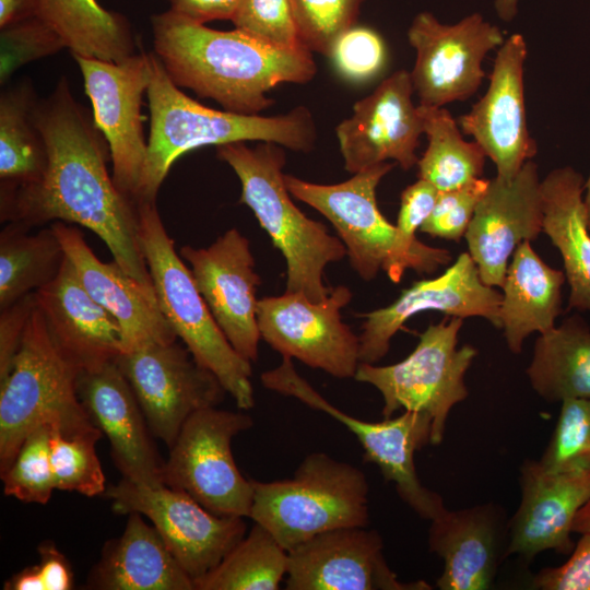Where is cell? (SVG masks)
Masks as SVG:
<instances>
[{
	"mask_svg": "<svg viewBox=\"0 0 590 590\" xmlns=\"http://www.w3.org/2000/svg\"><path fill=\"white\" fill-rule=\"evenodd\" d=\"M34 118L46 143L48 165L28 186L0 187L1 221L34 227L48 222L76 224L96 234L130 276L155 296L139 241L138 203L109 174L108 144L92 111L73 96L67 76L38 99Z\"/></svg>",
	"mask_w": 590,
	"mask_h": 590,
	"instance_id": "6da1fadb",
	"label": "cell"
},
{
	"mask_svg": "<svg viewBox=\"0 0 590 590\" xmlns=\"http://www.w3.org/2000/svg\"><path fill=\"white\" fill-rule=\"evenodd\" d=\"M153 52L169 79L224 110L259 115L274 104L267 93L283 83L305 84L317 72L308 49H285L240 30L219 31L170 10L151 16Z\"/></svg>",
	"mask_w": 590,
	"mask_h": 590,
	"instance_id": "7a4b0ae2",
	"label": "cell"
},
{
	"mask_svg": "<svg viewBox=\"0 0 590 590\" xmlns=\"http://www.w3.org/2000/svg\"><path fill=\"white\" fill-rule=\"evenodd\" d=\"M150 134L137 203L155 202L175 161L201 146L257 141L303 153L314 149L317 129L307 107L297 106L272 117L216 110L181 92L155 54L150 52Z\"/></svg>",
	"mask_w": 590,
	"mask_h": 590,
	"instance_id": "3957f363",
	"label": "cell"
},
{
	"mask_svg": "<svg viewBox=\"0 0 590 590\" xmlns=\"http://www.w3.org/2000/svg\"><path fill=\"white\" fill-rule=\"evenodd\" d=\"M216 156L237 175L239 202L247 205L286 263V290L314 302L331 292L324 284V269L346 256L342 240L327 227L306 216L293 202L285 185L283 146L273 142H233L216 146Z\"/></svg>",
	"mask_w": 590,
	"mask_h": 590,
	"instance_id": "277c9868",
	"label": "cell"
},
{
	"mask_svg": "<svg viewBox=\"0 0 590 590\" xmlns=\"http://www.w3.org/2000/svg\"><path fill=\"white\" fill-rule=\"evenodd\" d=\"M394 164L374 165L333 185L284 175L290 193L332 224L353 270L365 281L384 271L392 282L399 283L406 270L432 274L451 260L447 249L405 238L380 212L376 190Z\"/></svg>",
	"mask_w": 590,
	"mask_h": 590,
	"instance_id": "5b68a950",
	"label": "cell"
},
{
	"mask_svg": "<svg viewBox=\"0 0 590 590\" xmlns=\"http://www.w3.org/2000/svg\"><path fill=\"white\" fill-rule=\"evenodd\" d=\"M139 241L161 311L194 359L211 370L240 410L255 404L251 362L228 342L177 253L155 202L138 203Z\"/></svg>",
	"mask_w": 590,
	"mask_h": 590,
	"instance_id": "8992f818",
	"label": "cell"
},
{
	"mask_svg": "<svg viewBox=\"0 0 590 590\" xmlns=\"http://www.w3.org/2000/svg\"><path fill=\"white\" fill-rule=\"evenodd\" d=\"M78 375L56 347L36 306L10 371L0 381V474L38 426L66 436L97 427L79 399Z\"/></svg>",
	"mask_w": 590,
	"mask_h": 590,
	"instance_id": "52a82bcc",
	"label": "cell"
},
{
	"mask_svg": "<svg viewBox=\"0 0 590 590\" xmlns=\"http://www.w3.org/2000/svg\"><path fill=\"white\" fill-rule=\"evenodd\" d=\"M251 483L249 518L287 552L319 533L369 522L365 473L324 452L307 455L291 479Z\"/></svg>",
	"mask_w": 590,
	"mask_h": 590,
	"instance_id": "ba28073f",
	"label": "cell"
},
{
	"mask_svg": "<svg viewBox=\"0 0 590 590\" xmlns=\"http://www.w3.org/2000/svg\"><path fill=\"white\" fill-rule=\"evenodd\" d=\"M462 324L460 317L430 323L404 359L386 366L359 363L354 376L356 381L379 391L384 418L399 410L427 414L432 418L434 446L442 441L451 409L469 394L464 376L477 351L469 344L458 347Z\"/></svg>",
	"mask_w": 590,
	"mask_h": 590,
	"instance_id": "9c48e42d",
	"label": "cell"
},
{
	"mask_svg": "<svg viewBox=\"0 0 590 590\" xmlns=\"http://www.w3.org/2000/svg\"><path fill=\"white\" fill-rule=\"evenodd\" d=\"M261 381L266 388L294 397L343 424L357 437L364 450L363 460L376 464L384 479L394 484L399 497L421 518L432 520L446 509L442 497L421 483L414 464L415 451L430 444L432 418L427 414L403 411L380 422L354 417L315 390L286 356L278 367L264 371Z\"/></svg>",
	"mask_w": 590,
	"mask_h": 590,
	"instance_id": "30bf717a",
	"label": "cell"
},
{
	"mask_svg": "<svg viewBox=\"0 0 590 590\" xmlns=\"http://www.w3.org/2000/svg\"><path fill=\"white\" fill-rule=\"evenodd\" d=\"M252 425L244 412L216 406L197 411L169 448L163 484L187 493L215 515L249 518L253 487L236 465L232 440Z\"/></svg>",
	"mask_w": 590,
	"mask_h": 590,
	"instance_id": "8fae6325",
	"label": "cell"
},
{
	"mask_svg": "<svg viewBox=\"0 0 590 590\" xmlns=\"http://www.w3.org/2000/svg\"><path fill=\"white\" fill-rule=\"evenodd\" d=\"M104 495L116 514L137 511L146 517L193 581L212 570L247 532L243 517L215 515L166 485L153 487L122 477Z\"/></svg>",
	"mask_w": 590,
	"mask_h": 590,
	"instance_id": "7c38bea8",
	"label": "cell"
},
{
	"mask_svg": "<svg viewBox=\"0 0 590 590\" xmlns=\"http://www.w3.org/2000/svg\"><path fill=\"white\" fill-rule=\"evenodd\" d=\"M116 363L131 386L152 435L170 448L197 411L227 393L219 378L177 340L122 352Z\"/></svg>",
	"mask_w": 590,
	"mask_h": 590,
	"instance_id": "4fadbf2b",
	"label": "cell"
},
{
	"mask_svg": "<svg viewBox=\"0 0 590 590\" xmlns=\"http://www.w3.org/2000/svg\"><path fill=\"white\" fill-rule=\"evenodd\" d=\"M408 40L415 50L410 75L420 105L445 107L477 92L485 78L484 58L505 38L498 26L477 12L444 24L424 11L413 19Z\"/></svg>",
	"mask_w": 590,
	"mask_h": 590,
	"instance_id": "5bb4252c",
	"label": "cell"
},
{
	"mask_svg": "<svg viewBox=\"0 0 590 590\" xmlns=\"http://www.w3.org/2000/svg\"><path fill=\"white\" fill-rule=\"evenodd\" d=\"M73 59L94 122L109 148L114 182L137 202L148 150L141 107L151 80L150 52L140 49L120 62L82 56Z\"/></svg>",
	"mask_w": 590,
	"mask_h": 590,
	"instance_id": "9a60e30c",
	"label": "cell"
},
{
	"mask_svg": "<svg viewBox=\"0 0 590 590\" xmlns=\"http://www.w3.org/2000/svg\"><path fill=\"white\" fill-rule=\"evenodd\" d=\"M351 299L344 285L331 288L321 302L290 292L263 297L257 309L261 339L282 356L337 378H354L361 363L359 338L341 318Z\"/></svg>",
	"mask_w": 590,
	"mask_h": 590,
	"instance_id": "2e32d148",
	"label": "cell"
},
{
	"mask_svg": "<svg viewBox=\"0 0 590 590\" xmlns=\"http://www.w3.org/2000/svg\"><path fill=\"white\" fill-rule=\"evenodd\" d=\"M180 257L217 326L244 358L255 362L261 339L256 293L260 276L249 240L236 228L219 236L206 248L186 245Z\"/></svg>",
	"mask_w": 590,
	"mask_h": 590,
	"instance_id": "e0dca14e",
	"label": "cell"
},
{
	"mask_svg": "<svg viewBox=\"0 0 590 590\" xmlns=\"http://www.w3.org/2000/svg\"><path fill=\"white\" fill-rule=\"evenodd\" d=\"M500 303L502 294L481 280L469 252H462L439 276L415 281L390 305L362 315L359 362H379L393 335L410 318L424 311L482 317L500 329Z\"/></svg>",
	"mask_w": 590,
	"mask_h": 590,
	"instance_id": "ac0fdd59",
	"label": "cell"
},
{
	"mask_svg": "<svg viewBox=\"0 0 590 590\" xmlns=\"http://www.w3.org/2000/svg\"><path fill=\"white\" fill-rule=\"evenodd\" d=\"M410 72L398 70L373 93L353 105V113L335 128L344 167L356 174L393 161L403 170L418 162L416 149L424 133Z\"/></svg>",
	"mask_w": 590,
	"mask_h": 590,
	"instance_id": "d6986e66",
	"label": "cell"
},
{
	"mask_svg": "<svg viewBox=\"0 0 590 590\" xmlns=\"http://www.w3.org/2000/svg\"><path fill=\"white\" fill-rule=\"evenodd\" d=\"M527 55L521 34L507 37L497 48L485 94L457 120L462 133L471 135L494 163L496 176L505 179L512 178L538 152L527 122Z\"/></svg>",
	"mask_w": 590,
	"mask_h": 590,
	"instance_id": "ffe728a7",
	"label": "cell"
},
{
	"mask_svg": "<svg viewBox=\"0 0 590 590\" xmlns=\"http://www.w3.org/2000/svg\"><path fill=\"white\" fill-rule=\"evenodd\" d=\"M287 554V590L432 589L422 580L400 581L387 564L381 535L366 527L319 533Z\"/></svg>",
	"mask_w": 590,
	"mask_h": 590,
	"instance_id": "44dd1931",
	"label": "cell"
},
{
	"mask_svg": "<svg viewBox=\"0 0 590 590\" xmlns=\"http://www.w3.org/2000/svg\"><path fill=\"white\" fill-rule=\"evenodd\" d=\"M542 232L538 165L530 160L510 179H489L464 235L481 280L488 286L502 287L516 248L536 239Z\"/></svg>",
	"mask_w": 590,
	"mask_h": 590,
	"instance_id": "7402d4cb",
	"label": "cell"
},
{
	"mask_svg": "<svg viewBox=\"0 0 590 590\" xmlns=\"http://www.w3.org/2000/svg\"><path fill=\"white\" fill-rule=\"evenodd\" d=\"M76 391L90 418L109 440L111 458L122 477L153 487L164 485V460L116 361L79 373Z\"/></svg>",
	"mask_w": 590,
	"mask_h": 590,
	"instance_id": "603a6c76",
	"label": "cell"
},
{
	"mask_svg": "<svg viewBox=\"0 0 590 590\" xmlns=\"http://www.w3.org/2000/svg\"><path fill=\"white\" fill-rule=\"evenodd\" d=\"M521 500L508 521L505 558L518 555L527 562L544 551L569 554L570 536L579 509L590 499V472L553 473L535 460L520 469Z\"/></svg>",
	"mask_w": 590,
	"mask_h": 590,
	"instance_id": "cb8c5ba5",
	"label": "cell"
},
{
	"mask_svg": "<svg viewBox=\"0 0 590 590\" xmlns=\"http://www.w3.org/2000/svg\"><path fill=\"white\" fill-rule=\"evenodd\" d=\"M50 226L85 291L118 322L122 352L178 339L161 311L156 297L116 261L99 260L78 227L60 221Z\"/></svg>",
	"mask_w": 590,
	"mask_h": 590,
	"instance_id": "d4e9b609",
	"label": "cell"
},
{
	"mask_svg": "<svg viewBox=\"0 0 590 590\" xmlns=\"http://www.w3.org/2000/svg\"><path fill=\"white\" fill-rule=\"evenodd\" d=\"M35 297L52 342L79 373L96 369L122 353L118 322L85 291L67 257L58 275Z\"/></svg>",
	"mask_w": 590,
	"mask_h": 590,
	"instance_id": "484cf974",
	"label": "cell"
},
{
	"mask_svg": "<svg viewBox=\"0 0 590 590\" xmlns=\"http://www.w3.org/2000/svg\"><path fill=\"white\" fill-rule=\"evenodd\" d=\"M429 551L444 560L440 590L488 589L505 559L508 522L494 504L450 511L430 520Z\"/></svg>",
	"mask_w": 590,
	"mask_h": 590,
	"instance_id": "4316f807",
	"label": "cell"
},
{
	"mask_svg": "<svg viewBox=\"0 0 590 590\" xmlns=\"http://www.w3.org/2000/svg\"><path fill=\"white\" fill-rule=\"evenodd\" d=\"M122 534L104 545L86 586L98 590H194L153 524L137 511L127 514Z\"/></svg>",
	"mask_w": 590,
	"mask_h": 590,
	"instance_id": "83f0119b",
	"label": "cell"
},
{
	"mask_svg": "<svg viewBox=\"0 0 590 590\" xmlns=\"http://www.w3.org/2000/svg\"><path fill=\"white\" fill-rule=\"evenodd\" d=\"M583 177L571 166L541 180L543 233L558 249L570 287L567 309L590 312V229L583 205Z\"/></svg>",
	"mask_w": 590,
	"mask_h": 590,
	"instance_id": "f1b7e54d",
	"label": "cell"
},
{
	"mask_svg": "<svg viewBox=\"0 0 590 590\" xmlns=\"http://www.w3.org/2000/svg\"><path fill=\"white\" fill-rule=\"evenodd\" d=\"M511 257L502 286L500 329L508 349L518 354L529 334L555 327L566 276L545 263L530 241L521 243Z\"/></svg>",
	"mask_w": 590,
	"mask_h": 590,
	"instance_id": "f546056e",
	"label": "cell"
},
{
	"mask_svg": "<svg viewBox=\"0 0 590 590\" xmlns=\"http://www.w3.org/2000/svg\"><path fill=\"white\" fill-rule=\"evenodd\" d=\"M527 375L550 403L590 399V327L580 315L539 335Z\"/></svg>",
	"mask_w": 590,
	"mask_h": 590,
	"instance_id": "4dcf8cb0",
	"label": "cell"
},
{
	"mask_svg": "<svg viewBox=\"0 0 590 590\" xmlns=\"http://www.w3.org/2000/svg\"><path fill=\"white\" fill-rule=\"evenodd\" d=\"M37 14L59 33L72 56L120 62L137 52L127 17L97 0H38Z\"/></svg>",
	"mask_w": 590,
	"mask_h": 590,
	"instance_id": "1f68e13d",
	"label": "cell"
},
{
	"mask_svg": "<svg viewBox=\"0 0 590 590\" xmlns=\"http://www.w3.org/2000/svg\"><path fill=\"white\" fill-rule=\"evenodd\" d=\"M4 86L0 94V187L33 185L48 165L45 139L34 118L39 98L28 79Z\"/></svg>",
	"mask_w": 590,
	"mask_h": 590,
	"instance_id": "d6a6232c",
	"label": "cell"
},
{
	"mask_svg": "<svg viewBox=\"0 0 590 590\" xmlns=\"http://www.w3.org/2000/svg\"><path fill=\"white\" fill-rule=\"evenodd\" d=\"M31 228L8 223L0 233V309L50 283L66 259L51 226Z\"/></svg>",
	"mask_w": 590,
	"mask_h": 590,
	"instance_id": "836d02e7",
	"label": "cell"
},
{
	"mask_svg": "<svg viewBox=\"0 0 590 590\" xmlns=\"http://www.w3.org/2000/svg\"><path fill=\"white\" fill-rule=\"evenodd\" d=\"M427 148L417 162V177L439 191L460 188L482 177L486 155L475 141H467L458 121L445 107L418 104Z\"/></svg>",
	"mask_w": 590,
	"mask_h": 590,
	"instance_id": "e575fe53",
	"label": "cell"
},
{
	"mask_svg": "<svg viewBox=\"0 0 590 590\" xmlns=\"http://www.w3.org/2000/svg\"><path fill=\"white\" fill-rule=\"evenodd\" d=\"M287 565V551L255 522L212 570L193 581L194 590H276Z\"/></svg>",
	"mask_w": 590,
	"mask_h": 590,
	"instance_id": "d590c367",
	"label": "cell"
},
{
	"mask_svg": "<svg viewBox=\"0 0 590 590\" xmlns=\"http://www.w3.org/2000/svg\"><path fill=\"white\" fill-rule=\"evenodd\" d=\"M102 436L98 427L72 436L51 428L50 462L56 489L76 492L87 497L105 493L106 480L95 450Z\"/></svg>",
	"mask_w": 590,
	"mask_h": 590,
	"instance_id": "8d00e7d4",
	"label": "cell"
},
{
	"mask_svg": "<svg viewBox=\"0 0 590 590\" xmlns=\"http://www.w3.org/2000/svg\"><path fill=\"white\" fill-rule=\"evenodd\" d=\"M50 426L35 428L11 465L1 473L3 493L24 503L45 505L56 489L50 462Z\"/></svg>",
	"mask_w": 590,
	"mask_h": 590,
	"instance_id": "74e56055",
	"label": "cell"
},
{
	"mask_svg": "<svg viewBox=\"0 0 590 590\" xmlns=\"http://www.w3.org/2000/svg\"><path fill=\"white\" fill-rule=\"evenodd\" d=\"M540 463L553 473L590 472V399L562 401L555 429Z\"/></svg>",
	"mask_w": 590,
	"mask_h": 590,
	"instance_id": "f35d334b",
	"label": "cell"
},
{
	"mask_svg": "<svg viewBox=\"0 0 590 590\" xmlns=\"http://www.w3.org/2000/svg\"><path fill=\"white\" fill-rule=\"evenodd\" d=\"M67 45L59 33L38 14L0 27V84L30 62L52 56Z\"/></svg>",
	"mask_w": 590,
	"mask_h": 590,
	"instance_id": "ab89813d",
	"label": "cell"
},
{
	"mask_svg": "<svg viewBox=\"0 0 590 590\" xmlns=\"http://www.w3.org/2000/svg\"><path fill=\"white\" fill-rule=\"evenodd\" d=\"M303 46L329 57L337 38L354 26L365 0H290Z\"/></svg>",
	"mask_w": 590,
	"mask_h": 590,
	"instance_id": "60d3db41",
	"label": "cell"
},
{
	"mask_svg": "<svg viewBox=\"0 0 590 590\" xmlns=\"http://www.w3.org/2000/svg\"><path fill=\"white\" fill-rule=\"evenodd\" d=\"M232 22L235 28L269 45L305 48L290 0H240Z\"/></svg>",
	"mask_w": 590,
	"mask_h": 590,
	"instance_id": "b9f144b4",
	"label": "cell"
},
{
	"mask_svg": "<svg viewBox=\"0 0 590 590\" xmlns=\"http://www.w3.org/2000/svg\"><path fill=\"white\" fill-rule=\"evenodd\" d=\"M328 58L343 79L361 83L384 71L388 51L378 32L354 25L337 38Z\"/></svg>",
	"mask_w": 590,
	"mask_h": 590,
	"instance_id": "7bdbcfd3",
	"label": "cell"
},
{
	"mask_svg": "<svg viewBox=\"0 0 590 590\" xmlns=\"http://www.w3.org/2000/svg\"><path fill=\"white\" fill-rule=\"evenodd\" d=\"M489 179L477 178L460 188L440 191L435 208L420 231L432 237L459 241L467 233Z\"/></svg>",
	"mask_w": 590,
	"mask_h": 590,
	"instance_id": "ee69618b",
	"label": "cell"
},
{
	"mask_svg": "<svg viewBox=\"0 0 590 590\" xmlns=\"http://www.w3.org/2000/svg\"><path fill=\"white\" fill-rule=\"evenodd\" d=\"M532 586L541 590H590V533L581 534L566 563L541 569Z\"/></svg>",
	"mask_w": 590,
	"mask_h": 590,
	"instance_id": "f6af8a7d",
	"label": "cell"
},
{
	"mask_svg": "<svg viewBox=\"0 0 590 590\" xmlns=\"http://www.w3.org/2000/svg\"><path fill=\"white\" fill-rule=\"evenodd\" d=\"M35 308V293H31L0 309V381L10 371L25 328Z\"/></svg>",
	"mask_w": 590,
	"mask_h": 590,
	"instance_id": "bcb514c9",
	"label": "cell"
},
{
	"mask_svg": "<svg viewBox=\"0 0 590 590\" xmlns=\"http://www.w3.org/2000/svg\"><path fill=\"white\" fill-rule=\"evenodd\" d=\"M439 190L430 182L418 178L401 193L397 227L408 239H416L415 233L432 214Z\"/></svg>",
	"mask_w": 590,
	"mask_h": 590,
	"instance_id": "7dc6e473",
	"label": "cell"
},
{
	"mask_svg": "<svg viewBox=\"0 0 590 590\" xmlns=\"http://www.w3.org/2000/svg\"><path fill=\"white\" fill-rule=\"evenodd\" d=\"M39 563L36 564L45 590H70L73 588V571L67 557L51 541L38 546Z\"/></svg>",
	"mask_w": 590,
	"mask_h": 590,
	"instance_id": "c3c4849f",
	"label": "cell"
},
{
	"mask_svg": "<svg viewBox=\"0 0 590 590\" xmlns=\"http://www.w3.org/2000/svg\"><path fill=\"white\" fill-rule=\"evenodd\" d=\"M169 10L194 23L233 20L240 0H165Z\"/></svg>",
	"mask_w": 590,
	"mask_h": 590,
	"instance_id": "681fc988",
	"label": "cell"
},
{
	"mask_svg": "<svg viewBox=\"0 0 590 590\" xmlns=\"http://www.w3.org/2000/svg\"><path fill=\"white\" fill-rule=\"evenodd\" d=\"M37 12L38 0H0V27Z\"/></svg>",
	"mask_w": 590,
	"mask_h": 590,
	"instance_id": "f907efd6",
	"label": "cell"
},
{
	"mask_svg": "<svg viewBox=\"0 0 590 590\" xmlns=\"http://www.w3.org/2000/svg\"><path fill=\"white\" fill-rule=\"evenodd\" d=\"M5 590H45L37 565L28 566L11 576L3 585Z\"/></svg>",
	"mask_w": 590,
	"mask_h": 590,
	"instance_id": "816d5d0a",
	"label": "cell"
},
{
	"mask_svg": "<svg viewBox=\"0 0 590 590\" xmlns=\"http://www.w3.org/2000/svg\"><path fill=\"white\" fill-rule=\"evenodd\" d=\"M519 0H494L496 14L504 22H511L518 13Z\"/></svg>",
	"mask_w": 590,
	"mask_h": 590,
	"instance_id": "f5cc1de1",
	"label": "cell"
},
{
	"mask_svg": "<svg viewBox=\"0 0 590 590\" xmlns=\"http://www.w3.org/2000/svg\"><path fill=\"white\" fill-rule=\"evenodd\" d=\"M574 532L590 533V499L577 512L573 524Z\"/></svg>",
	"mask_w": 590,
	"mask_h": 590,
	"instance_id": "db71d44e",
	"label": "cell"
},
{
	"mask_svg": "<svg viewBox=\"0 0 590 590\" xmlns=\"http://www.w3.org/2000/svg\"><path fill=\"white\" fill-rule=\"evenodd\" d=\"M583 205L587 214L588 227L590 229V174L583 184Z\"/></svg>",
	"mask_w": 590,
	"mask_h": 590,
	"instance_id": "11a10c76",
	"label": "cell"
}]
</instances>
